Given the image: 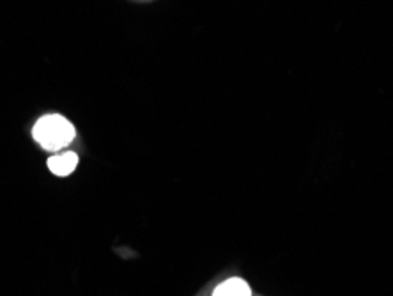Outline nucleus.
Listing matches in <instances>:
<instances>
[{"mask_svg": "<svg viewBox=\"0 0 393 296\" xmlns=\"http://www.w3.org/2000/svg\"><path fill=\"white\" fill-rule=\"evenodd\" d=\"M75 137H77L75 124L60 114L43 115L37 119L32 128V139L44 151H63L70 148Z\"/></svg>", "mask_w": 393, "mask_h": 296, "instance_id": "f257e3e1", "label": "nucleus"}, {"mask_svg": "<svg viewBox=\"0 0 393 296\" xmlns=\"http://www.w3.org/2000/svg\"><path fill=\"white\" fill-rule=\"evenodd\" d=\"M48 171L52 174L59 176V178H66V176L73 174L78 167V155L75 151H64L59 155H53L52 158H48L46 162Z\"/></svg>", "mask_w": 393, "mask_h": 296, "instance_id": "f03ea898", "label": "nucleus"}, {"mask_svg": "<svg viewBox=\"0 0 393 296\" xmlns=\"http://www.w3.org/2000/svg\"><path fill=\"white\" fill-rule=\"evenodd\" d=\"M213 296H252V289L243 278L232 277L221 282L213 291Z\"/></svg>", "mask_w": 393, "mask_h": 296, "instance_id": "7ed1b4c3", "label": "nucleus"}]
</instances>
